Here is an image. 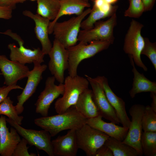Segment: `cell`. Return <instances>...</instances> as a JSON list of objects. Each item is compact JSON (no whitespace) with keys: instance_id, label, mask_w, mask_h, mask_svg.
I'll return each instance as SVG.
<instances>
[{"instance_id":"cell-6","label":"cell","mask_w":156,"mask_h":156,"mask_svg":"<svg viewBox=\"0 0 156 156\" xmlns=\"http://www.w3.org/2000/svg\"><path fill=\"white\" fill-rule=\"evenodd\" d=\"M144 27L142 24L132 19L125 35L123 46L125 52L131 57L138 66L145 71L148 68L142 62L141 53L144 46V38L141 34V30Z\"/></svg>"},{"instance_id":"cell-16","label":"cell","mask_w":156,"mask_h":156,"mask_svg":"<svg viewBox=\"0 0 156 156\" xmlns=\"http://www.w3.org/2000/svg\"><path fill=\"white\" fill-rule=\"evenodd\" d=\"M96 77L101 83L107 99L114 109L120 123L123 127L129 128L130 120L126 112L125 101L112 91L106 77L99 76Z\"/></svg>"},{"instance_id":"cell-3","label":"cell","mask_w":156,"mask_h":156,"mask_svg":"<svg viewBox=\"0 0 156 156\" xmlns=\"http://www.w3.org/2000/svg\"><path fill=\"white\" fill-rule=\"evenodd\" d=\"M91 10L88 8L80 15L63 22L55 23L52 29L55 39L66 49L77 44L81 23Z\"/></svg>"},{"instance_id":"cell-1","label":"cell","mask_w":156,"mask_h":156,"mask_svg":"<svg viewBox=\"0 0 156 156\" xmlns=\"http://www.w3.org/2000/svg\"><path fill=\"white\" fill-rule=\"evenodd\" d=\"M87 120L73 106L63 113L36 118L34 122L54 137L63 131L79 128L86 123Z\"/></svg>"},{"instance_id":"cell-11","label":"cell","mask_w":156,"mask_h":156,"mask_svg":"<svg viewBox=\"0 0 156 156\" xmlns=\"http://www.w3.org/2000/svg\"><path fill=\"white\" fill-rule=\"evenodd\" d=\"M85 76L91 86L92 98L99 115L111 122L119 124L120 121L97 78H92L87 75Z\"/></svg>"},{"instance_id":"cell-24","label":"cell","mask_w":156,"mask_h":156,"mask_svg":"<svg viewBox=\"0 0 156 156\" xmlns=\"http://www.w3.org/2000/svg\"><path fill=\"white\" fill-rule=\"evenodd\" d=\"M37 14L50 21L54 20L60 8V0H36Z\"/></svg>"},{"instance_id":"cell-8","label":"cell","mask_w":156,"mask_h":156,"mask_svg":"<svg viewBox=\"0 0 156 156\" xmlns=\"http://www.w3.org/2000/svg\"><path fill=\"white\" fill-rule=\"evenodd\" d=\"M7 122L15 128L18 133L31 146L45 152L49 156H54L51 140V136L44 130H36L26 129L12 119L6 118Z\"/></svg>"},{"instance_id":"cell-12","label":"cell","mask_w":156,"mask_h":156,"mask_svg":"<svg viewBox=\"0 0 156 156\" xmlns=\"http://www.w3.org/2000/svg\"><path fill=\"white\" fill-rule=\"evenodd\" d=\"M55 79L53 76L47 79L45 87L40 93L35 104L36 112L42 116H48L49 109L54 100L64 93L63 83L58 85L55 84Z\"/></svg>"},{"instance_id":"cell-26","label":"cell","mask_w":156,"mask_h":156,"mask_svg":"<svg viewBox=\"0 0 156 156\" xmlns=\"http://www.w3.org/2000/svg\"><path fill=\"white\" fill-rule=\"evenodd\" d=\"M141 145L143 155H156V132H142Z\"/></svg>"},{"instance_id":"cell-34","label":"cell","mask_w":156,"mask_h":156,"mask_svg":"<svg viewBox=\"0 0 156 156\" xmlns=\"http://www.w3.org/2000/svg\"><path fill=\"white\" fill-rule=\"evenodd\" d=\"M13 9L11 8L0 6V18L9 20L12 17Z\"/></svg>"},{"instance_id":"cell-18","label":"cell","mask_w":156,"mask_h":156,"mask_svg":"<svg viewBox=\"0 0 156 156\" xmlns=\"http://www.w3.org/2000/svg\"><path fill=\"white\" fill-rule=\"evenodd\" d=\"M75 129L69 130L64 135H59L51 141L54 156H76L79 148Z\"/></svg>"},{"instance_id":"cell-9","label":"cell","mask_w":156,"mask_h":156,"mask_svg":"<svg viewBox=\"0 0 156 156\" xmlns=\"http://www.w3.org/2000/svg\"><path fill=\"white\" fill-rule=\"evenodd\" d=\"M145 106L140 104L133 105L129 110L131 120L127 135L122 141L131 146L138 152L139 156L143 155L141 145L142 132V120Z\"/></svg>"},{"instance_id":"cell-21","label":"cell","mask_w":156,"mask_h":156,"mask_svg":"<svg viewBox=\"0 0 156 156\" xmlns=\"http://www.w3.org/2000/svg\"><path fill=\"white\" fill-rule=\"evenodd\" d=\"M60 8L55 18L50 22L49 26V34H52L53 27L54 23L62 16L67 15L81 14L86 8H89L90 4L84 0H60Z\"/></svg>"},{"instance_id":"cell-20","label":"cell","mask_w":156,"mask_h":156,"mask_svg":"<svg viewBox=\"0 0 156 156\" xmlns=\"http://www.w3.org/2000/svg\"><path fill=\"white\" fill-rule=\"evenodd\" d=\"M100 115L91 118L87 119L86 123L105 133L109 137L122 141L126 137L128 128L121 127L111 122H105Z\"/></svg>"},{"instance_id":"cell-14","label":"cell","mask_w":156,"mask_h":156,"mask_svg":"<svg viewBox=\"0 0 156 156\" xmlns=\"http://www.w3.org/2000/svg\"><path fill=\"white\" fill-rule=\"evenodd\" d=\"M0 70L4 79V83L6 86L16 84L18 80L27 77L30 71L27 66L0 55Z\"/></svg>"},{"instance_id":"cell-32","label":"cell","mask_w":156,"mask_h":156,"mask_svg":"<svg viewBox=\"0 0 156 156\" xmlns=\"http://www.w3.org/2000/svg\"><path fill=\"white\" fill-rule=\"evenodd\" d=\"M28 142L24 138L21 139L16 146L12 156H35L34 153L29 154L28 152L29 147L27 146Z\"/></svg>"},{"instance_id":"cell-30","label":"cell","mask_w":156,"mask_h":156,"mask_svg":"<svg viewBox=\"0 0 156 156\" xmlns=\"http://www.w3.org/2000/svg\"><path fill=\"white\" fill-rule=\"evenodd\" d=\"M129 5L125 12L124 15L126 17L138 18L144 12L143 3L142 0H128Z\"/></svg>"},{"instance_id":"cell-35","label":"cell","mask_w":156,"mask_h":156,"mask_svg":"<svg viewBox=\"0 0 156 156\" xmlns=\"http://www.w3.org/2000/svg\"><path fill=\"white\" fill-rule=\"evenodd\" d=\"M95 156H114L111 149L103 144L97 150Z\"/></svg>"},{"instance_id":"cell-7","label":"cell","mask_w":156,"mask_h":156,"mask_svg":"<svg viewBox=\"0 0 156 156\" xmlns=\"http://www.w3.org/2000/svg\"><path fill=\"white\" fill-rule=\"evenodd\" d=\"M117 24L116 13L105 21H97L94 27L88 30L80 31L78 41L88 43L95 41H105L110 42L112 44L114 40V29Z\"/></svg>"},{"instance_id":"cell-27","label":"cell","mask_w":156,"mask_h":156,"mask_svg":"<svg viewBox=\"0 0 156 156\" xmlns=\"http://www.w3.org/2000/svg\"><path fill=\"white\" fill-rule=\"evenodd\" d=\"M115 11L105 12L94 5L88 17L82 21L81 28L83 30H88L92 28L95 23L101 19L110 17Z\"/></svg>"},{"instance_id":"cell-29","label":"cell","mask_w":156,"mask_h":156,"mask_svg":"<svg viewBox=\"0 0 156 156\" xmlns=\"http://www.w3.org/2000/svg\"><path fill=\"white\" fill-rule=\"evenodd\" d=\"M142 126L144 132H156V112L149 105L145 106Z\"/></svg>"},{"instance_id":"cell-4","label":"cell","mask_w":156,"mask_h":156,"mask_svg":"<svg viewBox=\"0 0 156 156\" xmlns=\"http://www.w3.org/2000/svg\"><path fill=\"white\" fill-rule=\"evenodd\" d=\"M64 90L62 96L58 99L54 104L56 112L63 113L77 103L81 94L88 88L89 82L86 77L78 75H68L64 82Z\"/></svg>"},{"instance_id":"cell-33","label":"cell","mask_w":156,"mask_h":156,"mask_svg":"<svg viewBox=\"0 0 156 156\" xmlns=\"http://www.w3.org/2000/svg\"><path fill=\"white\" fill-rule=\"evenodd\" d=\"M16 89L23 90V88L17 84L4 86L0 87V103L8 97L10 91Z\"/></svg>"},{"instance_id":"cell-28","label":"cell","mask_w":156,"mask_h":156,"mask_svg":"<svg viewBox=\"0 0 156 156\" xmlns=\"http://www.w3.org/2000/svg\"><path fill=\"white\" fill-rule=\"evenodd\" d=\"M10 97L8 96L0 103V115H3L21 125L23 117L19 116L16 110L15 106Z\"/></svg>"},{"instance_id":"cell-40","label":"cell","mask_w":156,"mask_h":156,"mask_svg":"<svg viewBox=\"0 0 156 156\" xmlns=\"http://www.w3.org/2000/svg\"><path fill=\"white\" fill-rule=\"evenodd\" d=\"M104 1L109 4L112 5V4L116 2L118 0H103Z\"/></svg>"},{"instance_id":"cell-43","label":"cell","mask_w":156,"mask_h":156,"mask_svg":"<svg viewBox=\"0 0 156 156\" xmlns=\"http://www.w3.org/2000/svg\"><path fill=\"white\" fill-rule=\"evenodd\" d=\"M85 0V1H88V0Z\"/></svg>"},{"instance_id":"cell-39","label":"cell","mask_w":156,"mask_h":156,"mask_svg":"<svg viewBox=\"0 0 156 156\" xmlns=\"http://www.w3.org/2000/svg\"><path fill=\"white\" fill-rule=\"evenodd\" d=\"M151 93V96L152 100L151 107L152 109L156 112V93Z\"/></svg>"},{"instance_id":"cell-38","label":"cell","mask_w":156,"mask_h":156,"mask_svg":"<svg viewBox=\"0 0 156 156\" xmlns=\"http://www.w3.org/2000/svg\"><path fill=\"white\" fill-rule=\"evenodd\" d=\"M144 6V12L151 10L155 4V0H142Z\"/></svg>"},{"instance_id":"cell-15","label":"cell","mask_w":156,"mask_h":156,"mask_svg":"<svg viewBox=\"0 0 156 156\" xmlns=\"http://www.w3.org/2000/svg\"><path fill=\"white\" fill-rule=\"evenodd\" d=\"M19 45L18 47L14 43L8 44L10 60L24 65L35 62L41 64L44 62L45 55L39 48L32 50L25 48L23 44Z\"/></svg>"},{"instance_id":"cell-5","label":"cell","mask_w":156,"mask_h":156,"mask_svg":"<svg viewBox=\"0 0 156 156\" xmlns=\"http://www.w3.org/2000/svg\"><path fill=\"white\" fill-rule=\"evenodd\" d=\"M75 133L79 149L83 151L87 156H95L97 150L109 137L87 123L76 129Z\"/></svg>"},{"instance_id":"cell-2","label":"cell","mask_w":156,"mask_h":156,"mask_svg":"<svg viewBox=\"0 0 156 156\" xmlns=\"http://www.w3.org/2000/svg\"><path fill=\"white\" fill-rule=\"evenodd\" d=\"M112 44L110 42L105 41H93L86 44L79 42L78 44L67 49L69 75L74 77L77 75L78 66L82 61L107 49Z\"/></svg>"},{"instance_id":"cell-25","label":"cell","mask_w":156,"mask_h":156,"mask_svg":"<svg viewBox=\"0 0 156 156\" xmlns=\"http://www.w3.org/2000/svg\"><path fill=\"white\" fill-rule=\"evenodd\" d=\"M112 151L114 156H138L137 151L131 146L114 138L109 137L104 144Z\"/></svg>"},{"instance_id":"cell-17","label":"cell","mask_w":156,"mask_h":156,"mask_svg":"<svg viewBox=\"0 0 156 156\" xmlns=\"http://www.w3.org/2000/svg\"><path fill=\"white\" fill-rule=\"evenodd\" d=\"M23 14L30 18L34 22V32L37 38L40 42L42 51L45 55H48L52 45L49 37V26L50 21L37 14H34L29 10H25Z\"/></svg>"},{"instance_id":"cell-19","label":"cell","mask_w":156,"mask_h":156,"mask_svg":"<svg viewBox=\"0 0 156 156\" xmlns=\"http://www.w3.org/2000/svg\"><path fill=\"white\" fill-rule=\"evenodd\" d=\"M6 119L2 115L0 117V155L12 156L21 139L16 130L13 127L9 131Z\"/></svg>"},{"instance_id":"cell-41","label":"cell","mask_w":156,"mask_h":156,"mask_svg":"<svg viewBox=\"0 0 156 156\" xmlns=\"http://www.w3.org/2000/svg\"><path fill=\"white\" fill-rule=\"evenodd\" d=\"M17 3H23L27 0H16ZM31 1H34L36 0H30Z\"/></svg>"},{"instance_id":"cell-13","label":"cell","mask_w":156,"mask_h":156,"mask_svg":"<svg viewBox=\"0 0 156 156\" xmlns=\"http://www.w3.org/2000/svg\"><path fill=\"white\" fill-rule=\"evenodd\" d=\"M33 69L30 70L27 76L26 84L21 94L17 96L18 102L15 106L18 115L21 114L24 109L23 105L35 93L37 87L42 79L43 73L46 70L47 66L37 62L34 63Z\"/></svg>"},{"instance_id":"cell-36","label":"cell","mask_w":156,"mask_h":156,"mask_svg":"<svg viewBox=\"0 0 156 156\" xmlns=\"http://www.w3.org/2000/svg\"><path fill=\"white\" fill-rule=\"evenodd\" d=\"M5 35L8 36L16 41L19 45L24 44V42L19 36L16 33L13 32L10 29H8L3 32H0Z\"/></svg>"},{"instance_id":"cell-37","label":"cell","mask_w":156,"mask_h":156,"mask_svg":"<svg viewBox=\"0 0 156 156\" xmlns=\"http://www.w3.org/2000/svg\"><path fill=\"white\" fill-rule=\"evenodd\" d=\"M16 4V0H0V6L10 7L13 10L15 8Z\"/></svg>"},{"instance_id":"cell-23","label":"cell","mask_w":156,"mask_h":156,"mask_svg":"<svg viewBox=\"0 0 156 156\" xmlns=\"http://www.w3.org/2000/svg\"><path fill=\"white\" fill-rule=\"evenodd\" d=\"M74 106L78 112L87 119L99 115L92 98V90L89 88L81 94Z\"/></svg>"},{"instance_id":"cell-22","label":"cell","mask_w":156,"mask_h":156,"mask_svg":"<svg viewBox=\"0 0 156 156\" xmlns=\"http://www.w3.org/2000/svg\"><path fill=\"white\" fill-rule=\"evenodd\" d=\"M129 56L133 74L132 88L129 92L130 97L133 98L137 94L142 92L156 93V82L151 81L143 74L139 73L135 67L132 57Z\"/></svg>"},{"instance_id":"cell-31","label":"cell","mask_w":156,"mask_h":156,"mask_svg":"<svg viewBox=\"0 0 156 156\" xmlns=\"http://www.w3.org/2000/svg\"><path fill=\"white\" fill-rule=\"evenodd\" d=\"M144 44L141 53L149 59L156 71V43L150 41L148 38H144Z\"/></svg>"},{"instance_id":"cell-10","label":"cell","mask_w":156,"mask_h":156,"mask_svg":"<svg viewBox=\"0 0 156 156\" xmlns=\"http://www.w3.org/2000/svg\"><path fill=\"white\" fill-rule=\"evenodd\" d=\"M48 55L50 58L48 68L51 74L59 83H63L64 72L68 66L67 49L55 39Z\"/></svg>"},{"instance_id":"cell-42","label":"cell","mask_w":156,"mask_h":156,"mask_svg":"<svg viewBox=\"0 0 156 156\" xmlns=\"http://www.w3.org/2000/svg\"><path fill=\"white\" fill-rule=\"evenodd\" d=\"M91 1H93V2H94V1H95V0H90Z\"/></svg>"},{"instance_id":"cell-44","label":"cell","mask_w":156,"mask_h":156,"mask_svg":"<svg viewBox=\"0 0 156 156\" xmlns=\"http://www.w3.org/2000/svg\"><path fill=\"white\" fill-rule=\"evenodd\" d=\"M2 75V74H1V73H0V75Z\"/></svg>"}]
</instances>
